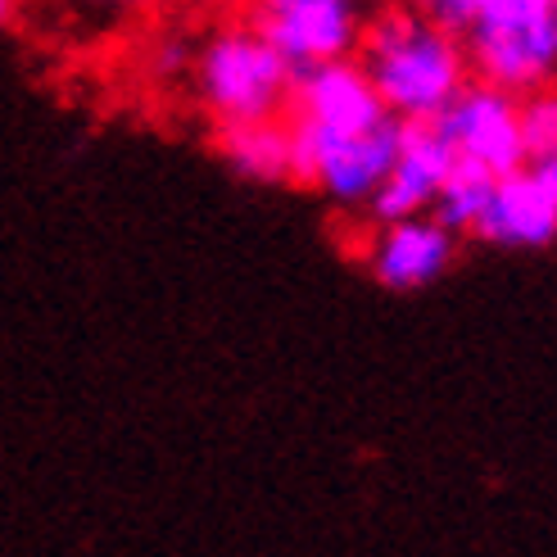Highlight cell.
Returning a JSON list of instances; mask_svg holds the SVG:
<instances>
[{
  "label": "cell",
  "mask_w": 557,
  "mask_h": 557,
  "mask_svg": "<svg viewBox=\"0 0 557 557\" xmlns=\"http://www.w3.org/2000/svg\"><path fill=\"white\" fill-rule=\"evenodd\" d=\"M218 154L245 182H263V186L295 182V154H290L286 114L249 119V123H222L218 127Z\"/></svg>",
  "instance_id": "cell-9"
},
{
  "label": "cell",
  "mask_w": 557,
  "mask_h": 557,
  "mask_svg": "<svg viewBox=\"0 0 557 557\" xmlns=\"http://www.w3.org/2000/svg\"><path fill=\"white\" fill-rule=\"evenodd\" d=\"M462 46L476 82H490V87L512 96H535L548 87L557 69V14L471 23L462 33Z\"/></svg>",
  "instance_id": "cell-6"
},
{
  "label": "cell",
  "mask_w": 557,
  "mask_h": 557,
  "mask_svg": "<svg viewBox=\"0 0 557 557\" xmlns=\"http://www.w3.org/2000/svg\"><path fill=\"white\" fill-rule=\"evenodd\" d=\"M521 141L531 159L557 154V100L553 91L521 96Z\"/></svg>",
  "instance_id": "cell-10"
},
{
  "label": "cell",
  "mask_w": 557,
  "mask_h": 557,
  "mask_svg": "<svg viewBox=\"0 0 557 557\" xmlns=\"http://www.w3.org/2000/svg\"><path fill=\"white\" fill-rule=\"evenodd\" d=\"M245 23L295 73L354 60L358 41H363V27H368L358 0H249Z\"/></svg>",
  "instance_id": "cell-3"
},
{
  "label": "cell",
  "mask_w": 557,
  "mask_h": 557,
  "mask_svg": "<svg viewBox=\"0 0 557 557\" xmlns=\"http://www.w3.org/2000/svg\"><path fill=\"white\" fill-rule=\"evenodd\" d=\"M431 123L444 132L458 169L504 177L531 159L521 141V96L498 91L490 82H467L454 96V104Z\"/></svg>",
  "instance_id": "cell-4"
},
{
  "label": "cell",
  "mask_w": 557,
  "mask_h": 557,
  "mask_svg": "<svg viewBox=\"0 0 557 557\" xmlns=\"http://www.w3.org/2000/svg\"><path fill=\"white\" fill-rule=\"evenodd\" d=\"M471 236L494 249H548L557 240V154L494 177Z\"/></svg>",
  "instance_id": "cell-5"
},
{
  "label": "cell",
  "mask_w": 557,
  "mask_h": 557,
  "mask_svg": "<svg viewBox=\"0 0 557 557\" xmlns=\"http://www.w3.org/2000/svg\"><path fill=\"white\" fill-rule=\"evenodd\" d=\"M358 64H363L381 104L389 109V119L399 123H431L471 82L462 37L444 33V27L404 5L385 10L363 27Z\"/></svg>",
  "instance_id": "cell-1"
},
{
  "label": "cell",
  "mask_w": 557,
  "mask_h": 557,
  "mask_svg": "<svg viewBox=\"0 0 557 557\" xmlns=\"http://www.w3.org/2000/svg\"><path fill=\"white\" fill-rule=\"evenodd\" d=\"M454 259H458V236L431 213L376 222V232L368 236V249H363L372 282L395 295L435 286L454 268Z\"/></svg>",
  "instance_id": "cell-7"
},
{
  "label": "cell",
  "mask_w": 557,
  "mask_h": 557,
  "mask_svg": "<svg viewBox=\"0 0 557 557\" xmlns=\"http://www.w3.org/2000/svg\"><path fill=\"white\" fill-rule=\"evenodd\" d=\"M190 77L205 114L218 127L282 114L295 87V69L249 23L218 27L213 37H205L190 60Z\"/></svg>",
  "instance_id": "cell-2"
},
{
  "label": "cell",
  "mask_w": 557,
  "mask_h": 557,
  "mask_svg": "<svg viewBox=\"0 0 557 557\" xmlns=\"http://www.w3.org/2000/svg\"><path fill=\"white\" fill-rule=\"evenodd\" d=\"M18 14V0H0V27H10Z\"/></svg>",
  "instance_id": "cell-14"
},
{
  "label": "cell",
  "mask_w": 557,
  "mask_h": 557,
  "mask_svg": "<svg viewBox=\"0 0 557 557\" xmlns=\"http://www.w3.org/2000/svg\"><path fill=\"white\" fill-rule=\"evenodd\" d=\"M454 173V150L444 141V132L435 123H404L399 127V150L389 163L385 182L372 195V222L389 218H412V213H431L435 195L444 177Z\"/></svg>",
  "instance_id": "cell-8"
},
{
  "label": "cell",
  "mask_w": 557,
  "mask_h": 557,
  "mask_svg": "<svg viewBox=\"0 0 557 557\" xmlns=\"http://www.w3.org/2000/svg\"><path fill=\"white\" fill-rule=\"evenodd\" d=\"M471 23H512V18H540L557 14V0H467Z\"/></svg>",
  "instance_id": "cell-11"
},
{
  "label": "cell",
  "mask_w": 557,
  "mask_h": 557,
  "mask_svg": "<svg viewBox=\"0 0 557 557\" xmlns=\"http://www.w3.org/2000/svg\"><path fill=\"white\" fill-rule=\"evenodd\" d=\"M91 5H100V10H114V14H132V10H146V5H154V0H91Z\"/></svg>",
  "instance_id": "cell-13"
},
{
  "label": "cell",
  "mask_w": 557,
  "mask_h": 557,
  "mask_svg": "<svg viewBox=\"0 0 557 557\" xmlns=\"http://www.w3.org/2000/svg\"><path fill=\"white\" fill-rule=\"evenodd\" d=\"M404 10L431 18L435 27H444V33H454V37H462L471 27V5L467 0H404Z\"/></svg>",
  "instance_id": "cell-12"
}]
</instances>
